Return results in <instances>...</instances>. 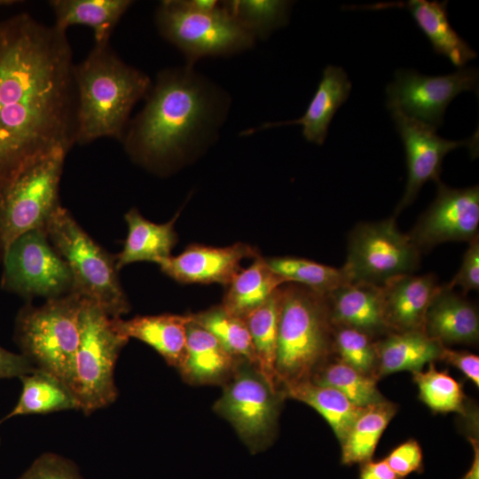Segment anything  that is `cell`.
Segmentation results:
<instances>
[{"label": "cell", "mask_w": 479, "mask_h": 479, "mask_svg": "<svg viewBox=\"0 0 479 479\" xmlns=\"http://www.w3.org/2000/svg\"><path fill=\"white\" fill-rule=\"evenodd\" d=\"M327 299L334 326L353 328L373 338L389 334L381 286L349 282L328 294Z\"/></svg>", "instance_id": "19"}, {"label": "cell", "mask_w": 479, "mask_h": 479, "mask_svg": "<svg viewBox=\"0 0 479 479\" xmlns=\"http://www.w3.org/2000/svg\"><path fill=\"white\" fill-rule=\"evenodd\" d=\"M473 450L474 459L470 468L461 479H479V444L477 438L469 437Z\"/></svg>", "instance_id": "44"}, {"label": "cell", "mask_w": 479, "mask_h": 479, "mask_svg": "<svg viewBox=\"0 0 479 479\" xmlns=\"http://www.w3.org/2000/svg\"><path fill=\"white\" fill-rule=\"evenodd\" d=\"M259 255L255 247L240 242L227 247L193 244L179 255L166 257L157 264L164 274L182 284L227 287L242 269L241 263Z\"/></svg>", "instance_id": "16"}, {"label": "cell", "mask_w": 479, "mask_h": 479, "mask_svg": "<svg viewBox=\"0 0 479 479\" xmlns=\"http://www.w3.org/2000/svg\"><path fill=\"white\" fill-rule=\"evenodd\" d=\"M310 381L337 389L358 407L364 408L384 400L373 377L354 369L341 360L323 364Z\"/></svg>", "instance_id": "35"}, {"label": "cell", "mask_w": 479, "mask_h": 479, "mask_svg": "<svg viewBox=\"0 0 479 479\" xmlns=\"http://www.w3.org/2000/svg\"><path fill=\"white\" fill-rule=\"evenodd\" d=\"M76 144L102 137L122 141L136 104L145 99L153 82L143 71L122 61L110 44H95L75 64Z\"/></svg>", "instance_id": "3"}, {"label": "cell", "mask_w": 479, "mask_h": 479, "mask_svg": "<svg viewBox=\"0 0 479 479\" xmlns=\"http://www.w3.org/2000/svg\"><path fill=\"white\" fill-rule=\"evenodd\" d=\"M190 321L191 314L136 316L128 320L112 318L113 326L120 334L149 345L177 370L185 356L186 326Z\"/></svg>", "instance_id": "20"}, {"label": "cell", "mask_w": 479, "mask_h": 479, "mask_svg": "<svg viewBox=\"0 0 479 479\" xmlns=\"http://www.w3.org/2000/svg\"><path fill=\"white\" fill-rule=\"evenodd\" d=\"M65 31L28 13L0 21V190L30 162L76 144V89Z\"/></svg>", "instance_id": "1"}, {"label": "cell", "mask_w": 479, "mask_h": 479, "mask_svg": "<svg viewBox=\"0 0 479 479\" xmlns=\"http://www.w3.org/2000/svg\"><path fill=\"white\" fill-rule=\"evenodd\" d=\"M478 78V70L474 67L437 76L400 69L387 87V107L436 130L452 100L463 91L477 90Z\"/></svg>", "instance_id": "13"}, {"label": "cell", "mask_w": 479, "mask_h": 479, "mask_svg": "<svg viewBox=\"0 0 479 479\" xmlns=\"http://www.w3.org/2000/svg\"><path fill=\"white\" fill-rule=\"evenodd\" d=\"M437 193L407 234L420 254L450 241L479 235V187L451 188L439 181Z\"/></svg>", "instance_id": "14"}, {"label": "cell", "mask_w": 479, "mask_h": 479, "mask_svg": "<svg viewBox=\"0 0 479 479\" xmlns=\"http://www.w3.org/2000/svg\"><path fill=\"white\" fill-rule=\"evenodd\" d=\"M282 287V286H281ZM281 287L265 302L243 317L254 346L256 367L276 389L275 361L281 309Z\"/></svg>", "instance_id": "30"}, {"label": "cell", "mask_w": 479, "mask_h": 479, "mask_svg": "<svg viewBox=\"0 0 479 479\" xmlns=\"http://www.w3.org/2000/svg\"><path fill=\"white\" fill-rule=\"evenodd\" d=\"M286 397L306 404L319 413L342 443L364 408L335 389L305 381L283 388Z\"/></svg>", "instance_id": "29"}, {"label": "cell", "mask_w": 479, "mask_h": 479, "mask_svg": "<svg viewBox=\"0 0 479 479\" xmlns=\"http://www.w3.org/2000/svg\"><path fill=\"white\" fill-rule=\"evenodd\" d=\"M270 268L287 282L296 283L323 294L350 282L342 267L335 268L309 259L280 256L266 259Z\"/></svg>", "instance_id": "33"}, {"label": "cell", "mask_w": 479, "mask_h": 479, "mask_svg": "<svg viewBox=\"0 0 479 479\" xmlns=\"http://www.w3.org/2000/svg\"><path fill=\"white\" fill-rule=\"evenodd\" d=\"M405 8L427 36L436 53L446 57L461 68L476 57V52L458 35L448 20L447 1L409 0L381 3L370 9Z\"/></svg>", "instance_id": "21"}, {"label": "cell", "mask_w": 479, "mask_h": 479, "mask_svg": "<svg viewBox=\"0 0 479 479\" xmlns=\"http://www.w3.org/2000/svg\"><path fill=\"white\" fill-rule=\"evenodd\" d=\"M160 35L194 67L207 57H228L254 47L255 39L216 0H164L155 11Z\"/></svg>", "instance_id": "5"}, {"label": "cell", "mask_w": 479, "mask_h": 479, "mask_svg": "<svg viewBox=\"0 0 479 479\" xmlns=\"http://www.w3.org/2000/svg\"><path fill=\"white\" fill-rule=\"evenodd\" d=\"M391 114L404 144L408 170L404 195L395 209L396 216L414 201L427 182L441 181L442 164L449 152L466 146L474 157L477 156L478 132L465 140H448L439 137L436 129L397 110Z\"/></svg>", "instance_id": "15"}, {"label": "cell", "mask_w": 479, "mask_h": 479, "mask_svg": "<svg viewBox=\"0 0 479 479\" xmlns=\"http://www.w3.org/2000/svg\"><path fill=\"white\" fill-rule=\"evenodd\" d=\"M420 255L408 234L397 229L394 216L353 228L342 268L350 282L383 286L394 278L412 274Z\"/></svg>", "instance_id": "11"}, {"label": "cell", "mask_w": 479, "mask_h": 479, "mask_svg": "<svg viewBox=\"0 0 479 479\" xmlns=\"http://www.w3.org/2000/svg\"><path fill=\"white\" fill-rule=\"evenodd\" d=\"M384 459L403 478L413 472L421 473L424 469L421 447L412 438L392 449Z\"/></svg>", "instance_id": "39"}, {"label": "cell", "mask_w": 479, "mask_h": 479, "mask_svg": "<svg viewBox=\"0 0 479 479\" xmlns=\"http://www.w3.org/2000/svg\"><path fill=\"white\" fill-rule=\"evenodd\" d=\"M129 339L113 326L112 318L98 304L83 299L79 315V344L71 390L80 411L90 414L114 403L118 392L114 372Z\"/></svg>", "instance_id": "8"}, {"label": "cell", "mask_w": 479, "mask_h": 479, "mask_svg": "<svg viewBox=\"0 0 479 479\" xmlns=\"http://www.w3.org/2000/svg\"><path fill=\"white\" fill-rule=\"evenodd\" d=\"M287 283L269 266L260 255L241 269L227 286L221 306L229 313L243 318Z\"/></svg>", "instance_id": "27"}, {"label": "cell", "mask_w": 479, "mask_h": 479, "mask_svg": "<svg viewBox=\"0 0 479 479\" xmlns=\"http://www.w3.org/2000/svg\"><path fill=\"white\" fill-rule=\"evenodd\" d=\"M468 244L459 271L448 284L444 285L449 289L459 287L464 294L479 289V235Z\"/></svg>", "instance_id": "40"}, {"label": "cell", "mask_w": 479, "mask_h": 479, "mask_svg": "<svg viewBox=\"0 0 479 479\" xmlns=\"http://www.w3.org/2000/svg\"><path fill=\"white\" fill-rule=\"evenodd\" d=\"M133 3L130 0H51L49 4L57 28L67 32L75 25L90 27L95 44L103 45L109 43L115 26Z\"/></svg>", "instance_id": "25"}, {"label": "cell", "mask_w": 479, "mask_h": 479, "mask_svg": "<svg viewBox=\"0 0 479 479\" xmlns=\"http://www.w3.org/2000/svg\"><path fill=\"white\" fill-rule=\"evenodd\" d=\"M18 479H84L77 466L56 453L40 455Z\"/></svg>", "instance_id": "38"}, {"label": "cell", "mask_w": 479, "mask_h": 479, "mask_svg": "<svg viewBox=\"0 0 479 479\" xmlns=\"http://www.w3.org/2000/svg\"><path fill=\"white\" fill-rule=\"evenodd\" d=\"M239 361L191 317L186 326L185 356L178 369L185 381L197 385L224 383Z\"/></svg>", "instance_id": "23"}, {"label": "cell", "mask_w": 479, "mask_h": 479, "mask_svg": "<svg viewBox=\"0 0 479 479\" xmlns=\"http://www.w3.org/2000/svg\"><path fill=\"white\" fill-rule=\"evenodd\" d=\"M82 301L71 293L49 299L39 307L27 304L16 318L15 341L21 354L36 368L55 375L69 388L79 344Z\"/></svg>", "instance_id": "7"}, {"label": "cell", "mask_w": 479, "mask_h": 479, "mask_svg": "<svg viewBox=\"0 0 479 479\" xmlns=\"http://www.w3.org/2000/svg\"><path fill=\"white\" fill-rule=\"evenodd\" d=\"M440 288L434 274H406L381 286L384 318L389 333L424 332L427 311Z\"/></svg>", "instance_id": "17"}, {"label": "cell", "mask_w": 479, "mask_h": 479, "mask_svg": "<svg viewBox=\"0 0 479 479\" xmlns=\"http://www.w3.org/2000/svg\"><path fill=\"white\" fill-rule=\"evenodd\" d=\"M333 349L341 361L365 374L377 364L376 342L373 337L353 328L334 326Z\"/></svg>", "instance_id": "37"}, {"label": "cell", "mask_w": 479, "mask_h": 479, "mask_svg": "<svg viewBox=\"0 0 479 479\" xmlns=\"http://www.w3.org/2000/svg\"><path fill=\"white\" fill-rule=\"evenodd\" d=\"M350 90L351 82L343 68L329 65L324 68L321 80L303 115L289 121L262 123L243 130L240 136H249L280 126L300 125L307 141L322 145L334 115L348 99Z\"/></svg>", "instance_id": "18"}, {"label": "cell", "mask_w": 479, "mask_h": 479, "mask_svg": "<svg viewBox=\"0 0 479 479\" xmlns=\"http://www.w3.org/2000/svg\"><path fill=\"white\" fill-rule=\"evenodd\" d=\"M441 360L457 367L476 387H479V357L467 351L443 349Z\"/></svg>", "instance_id": "41"}, {"label": "cell", "mask_w": 479, "mask_h": 479, "mask_svg": "<svg viewBox=\"0 0 479 479\" xmlns=\"http://www.w3.org/2000/svg\"><path fill=\"white\" fill-rule=\"evenodd\" d=\"M413 381L420 399L436 412H465V394L462 385L446 371H438L430 363L427 371L414 372Z\"/></svg>", "instance_id": "36"}, {"label": "cell", "mask_w": 479, "mask_h": 479, "mask_svg": "<svg viewBox=\"0 0 479 479\" xmlns=\"http://www.w3.org/2000/svg\"><path fill=\"white\" fill-rule=\"evenodd\" d=\"M284 397V391L270 384L255 365L240 360L213 410L230 422L255 454L272 442Z\"/></svg>", "instance_id": "10"}, {"label": "cell", "mask_w": 479, "mask_h": 479, "mask_svg": "<svg viewBox=\"0 0 479 479\" xmlns=\"http://www.w3.org/2000/svg\"><path fill=\"white\" fill-rule=\"evenodd\" d=\"M44 229L70 270L72 293L98 304L111 318L129 312L130 307L118 278L115 255L102 248L62 206Z\"/></svg>", "instance_id": "6"}, {"label": "cell", "mask_w": 479, "mask_h": 479, "mask_svg": "<svg viewBox=\"0 0 479 479\" xmlns=\"http://www.w3.org/2000/svg\"><path fill=\"white\" fill-rule=\"evenodd\" d=\"M2 287L24 298L61 297L73 292L70 270L44 228L18 237L4 256Z\"/></svg>", "instance_id": "12"}, {"label": "cell", "mask_w": 479, "mask_h": 479, "mask_svg": "<svg viewBox=\"0 0 479 479\" xmlns=\"http://www.w3.org/2000/svg\"><path fill=\"white\" fill-rule=\"evenodd\" d=\"M1 422H2V420H0V423H1ZM0 441H1V439H0Z\"/></svg>", "instance_id": "46"}, {"label": "cell", "mask_w": 479, "mask_h": 479, "mask_svg": "<svg viewBox=\"0 0 479 479\" xmlns=\"http://www.w3.org/2000/svg\"><path fill=\"white\" fill-rule=\"evenodd\" d=\"M191 317L194 323L212 334L235 358L256 366L254 346L243 318L229 313L221 305L191 314Z\"/></svg>", "instance_id": "32"}, {"label": "cell", "mask_w": 479, "mask_h": 479, "mask_svg": "<svg viewBox=\"0 0 479 479\" xmlns=\"http://www.w3.org/2000/svg\"><path fill=\"white\" fill-rule=\"evenodd\" d=\"M221 4L255 40H265L286 26L292 6V2L286 0H229Z\"/></svg>", "instance_id": "34"}, {"label": "cell", "mask_w": 479, "mask_h": 479, "mask_svg": "<svg viewBox=\"0 0 479 479\" xmlns=\"http://www.w3.org/2000/svg\"><path fill=\"white\" fill-rule=\"evenodd\" d=\"M122 142L130 158L161 174L199 156L218 138L230 94L194 67L161 70Z\"/></svg>", "instance_id": "2"}, {"label": "cell", "mask_w": 479, "mask_h": 479, "mask_svg": "<svg viewBox=\"0 0 479 479\" xmlns=\"http://www.w3.org/2000/svg\"><path fill=\"white\" fill-rule=\"evenodd\" d=\"M20 381L22 390L20 398L4 420L18 415L80 410L79 403L70 388L46 371L35 368L33 372L21 376Z\"/></svg>", "instance_id": "28"}, {"label": "cell", "mask_w": 479, "mask_h": 479, "mask_svg": "<svg viewBox=\"0 0 479 479\" xmlns=\"http://www.w3.org/2000/svg\"><path fill=\"white\" fill-rule=\"evenodd\" d=\"M35 368L22 354L11 352L0 346V379L20 378Z\"/></svg>", "instance_id": "42"}, {"label": "cell", "mask_w": 479, "mask_h": 479, "mask_svg": "<svg viewBox=\"0 0 479 479\" xmlns=\"http://www.w3.org/2000/svg\"><path fill=\"white\" fill-rule=\"evenodd\" d=\"M444 347L422 331L389 333L376 342L379 375L421 371L426 364L441 358Z\"/></svg>", "instance_id": "26"}, {"label": "cell", "mask_w": 479, "mask_h": 479, "mask_svg": "<svg viewBox=\"0 0 479 479\" xmlns=\"http://www.w3.org/2000/svg\"><path fill=\"white\" fill-rule=\"evenodd\" d=\"M333 340L327 294L284 284L275 361L279 386L310 381L334 350Z\"/></svg>", "instance_id": "4"}, {"label": "cell", "mask_w": 479, "mask_h": 479, "mask_svg": "<svg viewBox=\"0 0 479 479\" xmlns=\"http://www.w3.org/2000/svg\"><path fill=\"white\" fill-rule=\"evenodd\" d=\"M424 333L443 345L475 344L479 339L477 309L442 285L427 311Z\"/></svg>", "instance_id": "22"}, {"label": "cell", "mask_w": 479, "mask_h": 479, "mask_svg": "<svg viewBox=\"0 0 479 479\" xmlns=\"http://www.w3.org/2000/svg\"><path fill=\"white\" fill-rule=\"evenodd\" d=\"M68 150L57 148L22 169L0 190V257L20 235L44 228L61 206L59 183Z\"/></svg>", "instance_id": "9"}, {"label": "cell", "mask_w": 479, "mask_h": 479, "mask_svg": "<svg viewBox=\"0 0 479 479\" xmlns=\"http://www.w3.org/2000/svg\"><path fill=\"white\" fill-rule=\"evenodd\" d=\"M396 412V404L385 399L364 407L341 443L342 464L351 466L371 460L381 435Z\"/></svg>", "instance_id": "31"}, {"label": "cell", "mask_w": 479, "mask_h": 479, "mask_svg": "<svg viewBox=\"0 0 479 479\" xmlns=\"http://www.w3.org/2000/svg\"><path fill=\"white\" fill-rule=\"evenodd\" d=\"M358 479H404L396 474L385 459L368 460L361 464Z\"/></svg>", "instance_id": "43"}, {"label": "cell", "mask_w": 479, "mask_h": 479, "mask_svg": "<svg viewBox=\"0 0 479 479\" xmlns=\"http://www.w3.org/2000/svg\"><path fill=\"white\" fill-rule=\"evenodd\" d=\"M20 3H23V1H19V0H0V8L1 7L12 6V5H15V4H19Z\"/></svg>", "instance_id": "45"}, {"label": "cell", "mask_w": 479, "mask_h": 479, "mask_svg": "<svg viewBox=\"0 0 479 479\" xmlns=\"http://www.w3.org/2000/svg\"><path fill=\"white\" fill-rule=\"evenodd\" d=\"M178 214L169 222L156 224L145 218L137 208L130 209L125 215L128 235L122 250L115 255L119 271L137 262H153L170 256L177 242L175 222Z\"/></svg>", "instance_id": "24"}]
</instances>
